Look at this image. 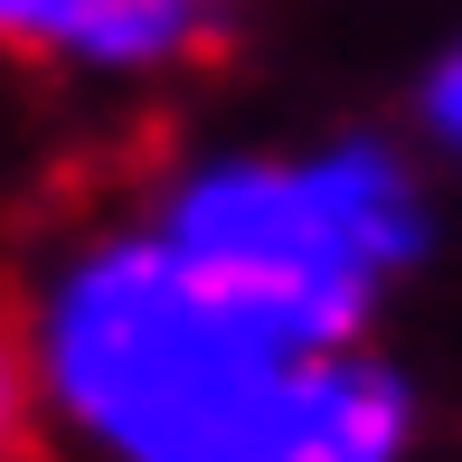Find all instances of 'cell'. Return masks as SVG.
I'll list each match as a JSON object with an SVG mask.
<instances>
[{
	"instance_id": "cell-3",
	"label": "cell",
	"mask_w": 462,
	"mask_h": 462,
	"mask_svg": "<svg viewBox=\"0 0 462 462\" xmlns=\"http://www.w3.org/2000/svg\"><path fill=\"white\" fill-rule=\"evenodd\" d=\"M226 0H0V48L19 57H95V67H152L217 38Z\"/></svg>"
},
{
	"instance_id": "cell-4",
	"label": "cell",
	"mask_w": 462,
	"mask_h": 462,
	"mask_svg": "<svg viewBox=\"0 0 462 462\" xmlns=\"http://www.w3.org/2000/svg\"><path fill=\"white\" fill-rule=\"evenodd\" d=\"M0 462H57L48 415H38V349L10 292H0Z\"/></svg>"
},
{
	"instance_id": "cell-5",
	"label": "cell",
	"mask_w": 462,
	"mask_h": 462,
	"mask_svg": "<svg viewBox=\"0 0 462 462\" xmlns=\"http://www.w3.org/2000/svg\"><path fill=\"white\" fill-rule=\"evenodd\" d=\"M425 104H434V133H444L453 152H462V48L444 57V67H434V86H425Z\"/></svg>"
},
{
	"instance_id": "cell-1",
	"label": "cell",
	"mask_w": 462,
	"mask_h": 462,
	"mask_svg": "<svg viewBox=\"0 0 462 462\" xmlns=\"http://www.w3.org/2000/svg\"><path fill=\"white\" fill-rule=\"evenodd\" d=\"M57 396L133 462H387L406 396L359 349H292L171 245H104L48 321Z\"/></svg>"
},
{
	"instance_id": "cell-2",
	"label": "cell",
	"mask_w": 462,
	"mask_h": 462,
	"mask_svg": "<svg viewBox=\"0 0 462 462\" xmlns=\"http://www.w3.org/2000/svg\"><path fill=\"white\" fill-rule=\"evenodd\" d=\"M171 255L292 349H349L387 264L415 255L396 161L330 152L311 171H217L171 208Z\"/></svg>"
}]
</instances>
